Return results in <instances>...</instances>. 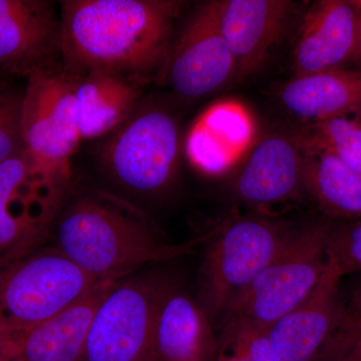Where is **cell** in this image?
Here are the masks:
<instances>
[{"label": "cell", "instance_id": "cell-1", "mask_svg": "<svg viewBox=\"0 0 361 361\" xmlns=\"http://www.w3.org/2000/svg\"><path fill=\"white\" fill-rule=\"evenodd\" d=\"M175 0H66L61 2V63L82 75L103 71L148 82L163 77L175 21Z\"/></svg>", "mask_w": 361, "mask_h": 361}, {"label": "cell", "instance_id": "cell-2", "mask_svg": "<svg viewBox=\"0 0 361 361\" xmlns=\"http://www.w3.org/2000/svg\"><path fill=\"white\" fill-rule=\"evenodd\" d=\"M51 234L56 248L99 282L190 255L203 240L170 243L146 214L101 190L70 195Z\"/></svg>", "mask_w": 361, "mask_h": 361}, {"label": "cell", "instance_id": "cell-3", "mask_svg": "<svg viewBox=\"0 0 361 361\" xmlns=\"http://www.w3.org/2000/svg\"><path fill=\"white\" fill-rule=\"evenodd\" d=\"M332 228L314 223L295 229L277 257L255 277L223 313L224 322L268 330L304 302L327 265Z\"/></svg>", "mask_w": 361, "mask_h": 361}, {"label": "cell", "instance_id": "cell-4", "mask_svg": "<svg viewBox=\"0 0 361 361\" xmlns=\"http://www.w3.org/2000/svg\"><path fill=\"white\" fill-rule=\"evenodd\" d=\"M295 229L259 216L232 218L209 235L202 266L200 303L211 320L277 257Z\"/></svg>", "mask_w": 361, "mask_h": 361}, {"label": "cell", "instance_id": "cell-5", "mask_svg": "<svg viewBox=\"0 0 361 361\" xmlns=\"http://www.w3.org/2000/svg\"><path fill=\"white\" fill-rule=\"evenodd\" d=\"M99 283L56 247L33 249L11 263L0 281V332L44 322Z\"/></svg>", "mask_w": 361, "mask_h": 361}, {"label": "cell", "instance_id": "cell-6", "mask_svg": "<svg viewBox=\"0 0 361 361\" xmlns=\"http://www.w3.org/2000/svg\"><path fill=\"white\" fill-rule=\"evenodd\" d=\"M71 171L25 149L0 164V254L39 246L51 234L71 195Z\"/></svg>", "mask_w": 361, "mask_h": 361}, {"label": "cell", "instance_id": "cell-7", "mask_svg": "<svg viewBox=\"0 0 361 361\" xmlns=\"http://www.w3.org/2000/svg\"><path fill=\"white\" fill-rule=\"evenodd\" d=\"M175 283L160 274L116 282L90 323L84 361H156L157 315Z\"/></svg>", "mask_w": 361, "mask_h": 361}, {"label": "cell", "instance_id": "cell-8", "mask_svg": "<svg viewBox=\"0 0 361 361\" xmlns=\"http://www.w3.org/2000/svg\"><path fill=\"white\" fill-rule=\"evenodd\" d=\"M113 133L102 156L111 179L142 196L166 191L179 164L180 130L175 116L159 106H137Z\"/></svg>", "mask_w": 361, "mask_h": 361}, {"label": "cell", "instance_id": "cell-9", "mask_svg": "<svg viewBox=\"0 0 361 361\" xmlns=\"http://www.w3.org/2000/svg\"><path fill=\"white\" fill-rule=\"evenodd\" d=\"M21 108L25 151L47 165L71 170L80 139L78 127V75L56 65L26 78Z\"/></svg>", "mask_w": 361, "mask_h": 361}, {"label": "cell", "instance_id": "cell-10", "mask_svg": "<svg viewBox=\"0 0 361 361\" xmlns=\"http://www.w3.org/2000/svg\"><path fill=\"white\" fill-rule=\"evenodd\" d=\"M164 80L186 99L208 96L236 78V65L210 1L202 4L171 45Z\"/></svg>", "mask_w": 361, "mask_h": 361}, {"label": "cell", "instance_id": "cell-11", "mask_svg": "<svg viewBox=\"0 0 361 361\" xmlns=\"http://www.w3.org/2000/svg\"><path fill=\"white\" fill-rule=\"evenodd\" d=\"M116 283L99 282L84 298L39 324L0 332V361H84L90 323Z\"/></svg>", "mask_w": 361, "mask_h": 361}, {"label": "cell", "instance_id": "cell-12", "mask_svg": "<svg viewBox=\"0 0 361 361\" xmlns=\"http://www.w3.org/2000/svg\"><path fill=\"white\" fill-rule=\"evenodd\" d=\"M61 23L51 2L0 0V73L30 78L61 61Z\"/></svg>", "mask_w": 361, "mask_h": 361}, {"label": "cell", "instance_id": "cell-13", "mask_svg": "<svg viewBox=\"0 0 361 361\" xmlns=\"http://www.w3.org/2000/svg\"><path fill=\"white\" fill-rule=\"evenodd\" d=\"M360 23L357 0L315 2L304 18L294 45V77L341 70L353 63Z\"/></svg>", "mask_w": 361, "mask_h": 361}, {"label": "cell", "instance_id": "cell-14", "mask_svg": "<svg viewBox=\"0 0 361 361\" xmlns=\"http://www.w3.org/2000/svg\"><path fill=\"white\" fill-rule=\"evenodd\" d=\"M339 268L327 258L319 283L304 302L268 329L275 361H316L341 324Z\"/></svg>", "mask_w": 361, "mask_h": 361}, {"label": "cell", "instance_id": "cell-15", "mask_svg": "<svg viewBox=\"0 0 361 361\" xmlns=\"http://www.w3.org/2000/svg\"><path fill=\"white\" fill-rule=\"evenodd\" d=\"M216 23L236 65V78L253 75L279 42L291 13L288 0L210 1Z\"/></svg>", "mask_w": 361, "mask_h": 361}, {"label": "cell", "instance_id": "cell-16", "mask_svg": "<svg viewBox=\"0 0 361 361\" xmlns=\"http://www.w3.org/2000/svg\"><path fill=\"white\" fill-rule=\"evenodd\" d=\"M304 163L305 151L298 135H265L235 177L234 193L256 207L291 200L304 191Z\"/></svg>", "mask_w": 361, "mask_h": 361}, {"label": "cell", "instance_id": "cell-17", "mask_svg": "<svg viewBox=\"0 0 361 361\" xmlns=\"http://www.w3.org/2000/svg\"><path fill=\"white\" fill-rule=\"evenodd\" d=\"M211 322L200 303L173 285L157 315L156 361H216L219 339Z\"/></svg>", "mask_w": 361, "mask_h": 361}, {"label": "cell", "instance_id": "cell-18", "mask_svg": "<svg viewBox=\"0 0 361 361\" xmlns=\"http://www.w3.org/2000/svg\"><path fill=\"white\" fill-rule=\"evenodd\" d=\"M146 84L139 78L111 71L78 75L75 97L80 139H94L115 132L139 106Z\"/></svg>", "mask_w": 361, "mask_h": 361}, {"label": "cell", "instance_id": "cell-19", "mask_svg": "<svg viewBox=\"0 0 361 361\" xmlns=\"http://www.w3.org/2000/svg\"><path fill=\"white\" fill-rule=\"evenodd\" d=\"M291 115L307 123L361 111V71H322L294 77L280 90Z\"/></svg>", "mask_w": 361, "mask_h": 361}, {"label": "cell", "instance_id": "cell-20", "mask_svg": "<svg viewBox=\"0 0 361 361\" xmlns=\"http://www.w3.org/2000/svg\"><path fill=\"white\" fill-rule=\"evenodd\" d=\"M251 135V123L238 106L222 104L199 118L187 139L190 160L202 172L218 175L236 160Z\"/></svg>", "mask_w": 361, "mask_h": 361}, {"label": "cell", "instance_id": "cell-21", "mask_svg": "<svg viewBox=\"0 0 361 361\" xmlns=\"http://www.w3.org/2000/svg\"><path fill=\"white\" fill-rule=\"evenodd\" d=\"M304 151V192L327 215L360 219L361 175L329 152Z\"/></svg>", "mask_w": 361, "mask_h": 361}, {"label": "cell", "instance_id": "cell-22", "mask_svg": "<svg viewBox=\"0 0 361 361\" xmlns=\"http://www.w3.org/2000/svg\"><path fill=\"white\" fill-rule=\"evenodd\" d=\"M296 135L304 149L329 152L361 175V113L308 123Z\"/></svg>", "mask_w": 361, "mask_h": 361}, {"label": "cell", "instance_id": "cell-23", "mask_svg": "<svg viewBox=\"0 0 361 361\" xmlns=\"http://www.w3.org/2000/svg\"><path fill=\"white\" fill-rule=\"evenodd\" d=\"M219 348L227 349L246 361H275L268 330L240 322H224Z\"/></svg>", "mask_w": 361, "mask_h": 361}, {"label": "cell", "instance_id": "cell-24", "mask_svg": "<svg viewBox=\"0 0 361 361\" xmlns=\"http://www.w3.org/2000/svg\"><path fill=\"white\" fill-rule=\"evenodd\" d=\"M23 94L0 82V164L25 149L21 135Z\"/></svg>", "mask_w": 361, "mask_h": 361}, {"label": "cell", "instance_id": "cell-25", "mask_svg": "<svg viewBox=\"0 0 361 361\" xmlns=\"http://www.w3.org/2000/svg\"><path fill=\"white\" fill-rule=\"evenodd\" d=\"M327 258L343 275L361 270V218L343 229H331L327 244Z\"/></svg>", "mask_w": 361, "mask_h": 361}, {"label": "cell", "instance_id": "cell-26", "mask_svg": "<svg viewBox=\"0 0 361 361\" xmlns=\"http://www.w3.org/2000/svg\"><path fill=\"white\" fill-rule=\"evenodd\" d=\"M337 330L345 334L343 338H361V284L353 292L348 305L342 303L341 324Z\"/></svg>", "mask_w": 361, "mask_h": 361}, {"label": "cell", "instance_id": "cell-27", "mask_svg": "<svg viewBox=\"0 0 361 361\" xmlns=\"http://www.w3.org/2000/svg\"><path fill=\"white\" fill-rule=\"evenodd\" d=\"M318 361H361V338L356 339L350 346L339 353Z\"/></svg>", "mask_w": 361, "mask_h": 361}, {"label": "cell", "instance_id": "cell-28", "mask_svg": "<svg viewBox=\"0 0 361 361\" xmlns=\"http://www.w3.org/2000/svg\"><path fill=\"white\" fill-rule=\"evenodd\" d=\"M35 248V246H20L18 248L7 251L6 253L0 254V281H1V278L4 277V273H6L7 268L11 265V263Z\"/></svg>", "mask_w": 361, "mask_h": 361}, {"label": "cell", "instance_id": "cell-29", "mask_svg": "<svg viewBox=\"0 0 361 361\" xmlns=\"http://www.w3.org/2000/svg\"><path fill=\"white\" fill-rule=\"evenodd\" d=\"M216 361H246L241 356L227 349L219 348Z\"/></svg>", "mask_w": 361, "mask_h": 361}, {"label": "cell", "instance_id": "cell-30", "mask_svg": "<svg viewBox=\"0 0 361 361\" xmlns=\"http://www.w3.org/2000/svg\"><path fill=\"white\" fill-rule=\"evenodd\" d=\"M358 6H360V14H361V0H357ZM353 63H356L358 66L357 70L361 71V23H360V37H358V44H357V49H356L355 58Z\"/></svg>", "mask_w": 361, "mask_h": 361}, {"label": "cell", "instance_id": "cell-31", "mask_svg": "<svg viewBox=\"0 0 361 361\" xmlns=\"http://www.w3.org/2000/svg\"><path fill=\"white\" fill-rule=\"evenodd\" d=\"M360 113H361V111H360Z\"/></svg>", "mask_w": 361, "mask_h": 361}]
</instances>
